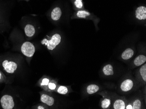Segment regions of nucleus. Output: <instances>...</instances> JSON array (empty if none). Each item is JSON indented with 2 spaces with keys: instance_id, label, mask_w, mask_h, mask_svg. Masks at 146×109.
<instances>
[{
  "instance_id": "18",
  "label": "nucleus",
  "mask_w": 146,
  "mask_h": 109,
  "mask_svg": "<svg viewBox=\"0 0 146 109\" xmlns=\"http://www.w3.org/2000/svg\"><path fill=\"white\" fill-rule=\"evenodd\" d=\"M57 91L58 93L64 95V94H67L68 93V89L67 87H64V86H60L57 89Z\"/></svg>"
},
{
  "instance_id": "19",
  "label": "nucleus",
  "mask_w": 146,
  "mask_h": 109,
  "mask_svg": "<svg viewBox=\"0 0 146 109\" xmlns=\"http://www.w3.org/2000/svg\"><path fill=\"white\" fill-rule=\"evenodd\" d=\"M141 101L139 100H137L134 101L133 103V109H141Z\"/></svg>"
},
{
  "instance_id": "25",
  "label": "nucleus",
  "mask_w": 146,
  "mask_h": 109,
  "mask_svg": "<svg viewBox=\"0 0 146 109\" xmlns=\"http://www.w3.org/2000/svg\"><path fill=\"white\" fill-rule=\"evenodd\" d=\"M37 109H45V108H44V107H43V106H38V107Z\"/></svg>"
},
{
  "instance_id": "2",
  "label": "nucleus",
  "mask_w": 146,
  "mask_h": 109,
  "mask_svg": "<svg viewBox=\"0 0 146 109\" xmlns=\"http://www.w3.org/2000/svg\"><path fill=\"white\" fill-rule=\"evenodd\" d=\"M22 53L26 57H31L35 52V48L34 45L30 42H24L21 46Z\"/></svg>"
},
{
  "instance_id": "11",
  "label": "nucleus",
  "mask_w": 146,
  "mask_h": 109,
  "mask_svg": "<svg viewBox=\"0 0 146 109\" xmlns=\"http://www.w3.org/2000/svg\"><path fill=\"white\" fill-rule=\"evenodd\" d=\"M146 61V56L143 55H140L137 57L134 60V65L136 66H140L143 63H145Z\"/></svg>"
},
{
  "instance_id": "9",
  "label": "nucleus",
  "mask_w": 146,
  "mask_h": 109,
  "mask_svg": "<svg viewBox=\"0 0 146 109\" xmlns=\"http://www.w3.org/2000/svg\"><path fill=\"white\" fill-rule=\"evenodd\" d=\"M62 15V11L60 8H55L52 10L51 13V18L54 21H57L60 18Z\"/></svg>"
},
{
  "instance_id": "10",
  "label": "nucleus",
  "mask_w": 146,
  "mask_h": 109,
  "mask_svg": "<svg viewBox=\"0 0 146 109\" xmlns=\"http://www.w3.org/2000/svg\"><path fill=\"white\" fill-rule=\"evenodd\" d=\"M134 52L131 48L125 50L122 54V57L123 60H128L133 56Z\"/></svg>"
},
{
  "instance_id": "4",
  "label": "nucleus",
  "mask_w": 146,
  "mask_h": 109,
  "mask_svg": "<svg viewBox=\"0 0 146 109\" xmlns=\"http://www.w3.org/2000/svg\"><path fill=\"white\" fill-rule=\"evenodd\" d=\"M2 66L4 70L8 74H12L15 72L18 68V65L15 62L4 60L2 63Z\"/></svg>"
},
{
  "instance_id": "20",
  "label": "nucleus",
  "mask_w": 146,
  "mask_h": 109,
  "mask_svg": "<svg viewBox=\"0 0 146 109\" xmlns=\"http://www.w3.org/2000/svg\"><path fill=\"white\" fill-rule=\"evenodd\" d=\"M6 81V78L4 73L0 70V83H5Z\"/></svg>"
},
{
  "instance_id": "8",
  "label": "nucleus",
  "mask_w": 146,
  "mask_h": 109,
  "mask_svg": "<svg viewBox=\"0 0 146 109\" xmlns=\"http://www.w3.org/2000/svg\"><path fill=\"white\" fill-rule=\"evenodd\" d=\"M25 35L29 37H32L35 34V27L31 24H27L25 27Z\"/></svg>"
},
{
  "instance_id": "17",
  "label": "nucleus",
  "mask_w": 146,
  "mask_h": 109,
  "mask_svg": "<svg viewBox=\"0 0 146 109\" xmlns=\"http://www.w3.org/2000/svg\"><path fill=\"white\" fill-rule=\"evenodd\" d=\"M110 104V100L106 98V99H104L102 102V107L103 109H106L109 107Z\"/></svg>"
},
{
  "instance_id": "3",
  "label": "nucleus",
  "mask_w": 146,
  "mask_h": 109,
  "mask_svg": "<svg viewBox=\"0 0 146 109\" xmlns=\"http://www.w3.org/2000/svg\"><path fill=\"white\" fill-rule=\"evenodd\" d=\"M0 102L2 108L4 109H12L15 106L14 101L13 97L8 94L2 96Z\"/></svg>"
},
{
  "instance_id": "14",
  "label": "nucleus",
  "mask_w": 146,
  "mask_h": 109,
  "mask_svg": "<svg viewBox=\"0 0 146 109\" xmlns=\"http://www.w3.org/2000/svg\"><path fill=\"white\" fill-rule=\"evenodd\" d=\"M87 90L88 94H93L96 93L99 90V87L96 84H91L88 87Z\"/></svg>"
},
{
  "instance_id": "5",
  "label": "nucleus",
  "mask_w": 146,
  "mask_h": 109,
  "mask_svg": "<svg viewBox=\"0 0 146 109\" xmlns=\"http://www.w3.org/2000/svg\"><path fill=\"white\" fill-rule=\"evenodd\" d=\"M136 17L139 20H145L146 19V8L143 6L138 7L136 10Z\"/></svg>"
},
{
  "instance_id": "24",
  "label": "nucleus",
  "mask_w": 146,
  "mask_h": 109,
  "mask_svg": "<svg viewBox=\"0 0 146 109\" xmlns=\"http://www.w3.org/2000/svg\"><path fill=\"white\" fill-rule=\"evenodd\" d=\"M126 109H133V106L131 105H128L126 107Z\"/></svg>"
},
{
  "instance_id": "1",
  "label": "nucleus",
  "mask_w": 146,
  "mask_h": 109,
  "mask_svg": "<svg viewBox=\"0 0 146 109\" xmlns=\"http://www.w3.org/2000/svg\"><path fill=\"white\" fill-rule=\"evenodd\" d=\"M61 39L60 35L56 34L52 36L50 40L44 39L42 41L41 43L42 44H45L47 46V48L49 50H52L60 43Z\"/></svg>"
},
{
  "instance_id": "6",
  "label": "nucleus",
  "mask_w": 146,
  "mask_h": 109,
  "mask_svg": "<svg viewBox=\"0 0 146 109\" xmlns=\"http://www.w3.org/2000/svg\"><path fill=\"white\" fill-rule=\"evenodd\" d=\"M133 86V81L130 79H127L122 83L120 88L123 91L127 92L131 90Z\"/></svg>"
},
{
  "instance_id": "13",
  "label": "nucleus",
  "mask_w": 146,
  "mask_h": 109,
  "mask_svg": "<svg viewBox=\"0 0 146 109\" xmlns=\"http://www.w3.org/2000/svg\"><path fill=\"white\" fill-rule=\"evenodd\" d=\"M113 107L115 109H125V104L124 102L122 100H117L114 103Z\"/></svg>"
},
{
  "instance_id": "7",
  "label": "nucleus",
  "mask_w": 146,
  "mask_h": 109,
  "mask_svg": "<svg viewBox=\"0 0 146 109\" xmlns=\"http://www.w3.org/2000/svg\"><path fill=\"white\" fill-rule=\"evenodd\" d=\"M41 101L49 106H52L54 103V99L53 97L45 94H42L41 96Z\"/></svg>"
},
{
  "instance_id": "21",
  "label": "nucleus",
  "mask_w": 146,
  "mask_h": 109,
  "mask_svg": "<svg viewBox=\"0 0 146 109\" xmlns=\"http://www.w3.org/2000/svg\"><path fill=\"white\" fill-rule=\"evenodd\" d=\"M82 0H76L74 2V5L77 8H81L83 6V3Z\"/></svg>"
},
{
  "instance_id": "22",
  "label": "nucleus",
  "mask_w": 146,
  "mask_h": 109,
  "mask_svg": "<svg viewBox=\"0 0 146 109\" xmlns=\"http://www.w3.org/2000/svg\"><path fill=\"white\" fill-rule=\"evenodd\" d=\"M49 80L47 78H44L43 80H42V82L41 85L42 86V87H45V86H47L49 84Z\"/></svg>"
},
{
  "instance_id": "23",
  "label": "nucleus",
  "mask_w": 146,
  "mask_h": 109,
  "mask_svg": "<svg viewBox=\"0 0 146 109\" xmlns=\"http://www.w3.org/2000/svg\"><path fill=\"white\" fill-rule=\"evenodd\" d=\"M49 87V88L51 90H54L56 88V85L54 83H49L48 85H47Z\"/></svg>"
},
{
  "instance_id": "16",
  "label": "nucleus",
  "mask_w": 146,
  "mask_h": 109,
  "mask_svg": "<svg viewBox=\"0 0 146 109\" xmlns=\"http://www.w3.org/2000/svg\"><path fill=\"white\" fill-rule=\"evenodd\" d=\"M140 74L143 79L145 82L146 81V65L145 64L140 68Z\"/></svg>"
},
{
  "instance_id": "15",
  "label": "nucleus",
  "mask_w": 146,
  "mask_h": 109,
  "mask_svg": "<svg viewBox=\"0 0 146 109\" xmlns=\"http://www.w3.org/2000/svg\"><path fill=\"white\" fill-rule=\"evenodd\" d=\"M90 15V13L88 11H85V10H79L78 11L77 14V16L78 18H84Z\"/></svg>"
},
{
  "instance_id": "12",
  "label": "nucleus",
  "mask_w": 146,
  "mask_h": 109,
  "mask_svg": "<svg viewBox=\"0 0 146 109\" xmlns=\"http://www.w3.org/2000/svg\"><path fill=\"white\" fill-rule=\"evenodd\" d=\"M103 72L105 75H112L114 74L113 67L110 65L105 66L103 68Z\"/></svg>"
}]
</instances>
